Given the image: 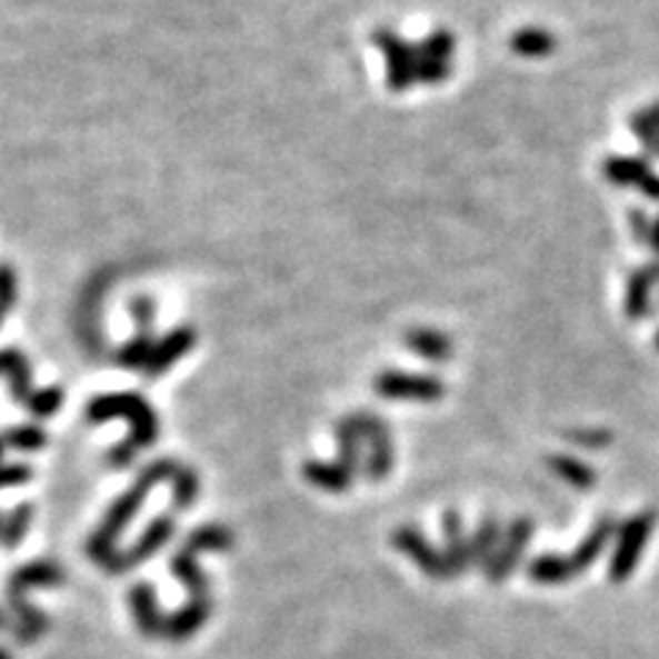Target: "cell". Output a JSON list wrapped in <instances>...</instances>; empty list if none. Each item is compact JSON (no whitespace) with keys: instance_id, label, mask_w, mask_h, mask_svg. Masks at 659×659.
<instances>
[{"instance_id":"cell-1","label":"cell","mask_w":659,"mask_h":659,"mask_svg":"<svg viewBox=\"0 0 659 659\" xmlns=\"http://www.w3.org/2000/svg\"><path fill=\"white\" fill-rule=\"evenodd\" d=\"M86 418L91 423H104L110 418H124L130 423V437L110 448L108 462L113 468H127L136 462L138 451L154 446L157 435H160V421L157 412L141 393H130V390H119V393H99L86 407Z\"/></svg>"},{"instance_id":"cell-2","label":"cell","mask_w":659,"mask_h":659,"mask_svg":"<svg viewBox=\"0 0 659 659\" xmlns=\"http://www.w3.org/2000/svg\"><path fill=\"white\" fill-rule=\"evenodd\" d=\"M179 465L182 462H177V459H157V462L146 465L141 476H138V481L110 506L108 515L102 517V522H99V528L94 530V536L86 541V556H89L91 561L102 566L116 550H119L116 541L124 533L127 522L141 511L146 495H149L160 481H171L173 472L179 470Z\"/></svg>"},{"instance_id":"cell-3","label":"cell","mask_w":659,"mask_h":659,"mask_svg":"<svg viewBox=\"0 0 659 659\" xmlns=\"http://www.w3.org/2000/svg\"><path fill=\"white\" fill-rule=\"evenodd\" d=\"M63 580H67V575H63L61 566L52 561H31L11 571V577L6 580V605H9L11 616L17 618V627L11 632L17 643H33L50 629V618L28 602V591L37 586H61Z\"/></svg>"},{"instance_id":"cell-4","label":"cell","mask_w":659,"mask_h":659,"mask_svg":"<svg viewBox=\"0 0 659 659\" xmlns=\"http://www.w3.org/2000/svg\"><path fill=\"white\" fill-rule=\"evenodd\" d=\"M173 533H177V519H173L171 515L151 519V522L146 525L141 539H138L130 550H116L113 556L102 563L104 575L121 577V575H127L130 569H136V566L146 563L151 556H157V552H160L162 547L173 539Z\"/></svg>"},{"instance_id":"cell-5","label":"cell","mask_w":659,"mask_h":659,"mask_svg":"<svg viewBox=\"0 0 659 659\" xmlns=\"http://www.w3.org/2000/svg\"><path fill=\"white\" fill-rule=\"evenodd\" d=\"M655 522H657L655 511H643V515H635L618 528V545L610 558L612 582H627L629 577H632L635 566H638L640 556H643L646 541H649L651 530H655Z\"/></svg>"},{"instance_id":"cell-6","label":"cell","mask_w":659,"mask_h":659,"mask_svg":"<svg viewBox=\"0 0 659 659\" xmlns=\"http://www.w3.org/2000/svg\"><path fill=\"white\" fill-rule=\"evenodd\" d=\"M352 421L358 423L363 448H369V457L363 459V472L369 481H382L393 468V440L390 429L377 412H355Z\"/></svg>"},{"instance_id":"cell-7","label":"cell","mask_w":659,"mask_h":659,"mask_svg":"<svg viewBox=\"0 0 659 659\" xmlns=\"http://www.w3.org/2000/svg\"><path fill=\"white\" fill-rule=\"evenodd\" d=\"M377 393L388 401H418V405H431L446 396V385L437 377L407 375V371H382L375 382Z\"/></svg>"},{"instance_id":"cell-8","label":"cell","mask_w":659,"mask_h":659,"mask_svg":"<svg viewBox=\"0 0 659 659\" xmlns=\"http://www.w3.org/2000/svg\"><path fill=\"white\" fill-rule=\"evenodd\" d=\"M375 44L382 50L385 63H388V89L401 94L416 83V52L412 44L405 42L390 28H379L375 31Z\"/></svg>"},{"instance_id":"cell-9","label":"cell","mask_w":659,"mask_h":659,"mask_svg":"<svg viewBox=\"0 0 659 659\" xmlns=\"http://www.w3.org/2000/svg\"><path fill=\"white\" fill-rule=\"evenodd\" d=\"M390 541H393L396 550L405 552L426 577H431V580H448L446 558H442V552L426 539L416 525H401V528H396Z\"/></svg>"},{"instance_id":"cell-10","label":"cell","mask_w":659,"mask_h":659,"mask_svg":"<svg viewBox=\"0 0 659 659\" xmlns=\"http://www.w3.org/2000/svg\"><path fill=\"white\" fill-rule=\"evenodd\" d=\"M530 539H533V519L528 517H519L515 522L506 528V536L503 541H500L498 552H495L492 563L487 566V580L489 582H506L511 577V571L517 569L519 558H522L525 547L530 545Z\"/></svg>"},{"instance_id":"cell-11","label":"cell","mask_w":659,"mask_h":659,"mask_svg":"<svg viewBox=\"0 0 659 659\" xmlns=\"http://www.w3.org/2000/svg\"><path fill=\"white\" fill-rule=\"evenodd\" d=\"M196 330L190 328V324H182V328H173L168 332L166 338H160V341L154 343V349H151V358L149 363L143 366V377L146 379H157L166 375L168 369H171L177 360H182L184 355L190 352L192 343H196Z\"/></svg>"},{"instance_id":"cell-12","label":"cell","mask_w":659,"mask_h":659,"mask_svg":"<svg viewBox=\"0 0 659 659\" xmlns=\"http://www.w3.org/2000/svg\"><path fill=\"white\" fill-rule=\"evenodd\" d=\"M442 530H446L442 558H446L448 566V580L468 575V569L472 566V547L468 533H465V519L459 517V511L451 509L442 515Z\"/></svg>"},{"instance_id":"cell-13","label":"cell","mask_w":659,"mask_h":659,"mask_svg":"<svg viewBox=\"0 0 659 659\" xmlns=\"http://www.w3.org/2000/svg\"><path fill=\"white\" fill-rule=\"evenodd\" d=\"M209 616H212V599H190L184 608L166 616L162 638L171 640V643H184L209 621Z\"/></svg>"},{"instance_id":"cell-14","label":"cell","mask_w":659,"mask_h":659,"mask_svg":"<svg viewBox=\"0 0 659 659\" xmlns=\"http://www.w3.org/2000/svg\"><path fill=\"white\" fill-rule=\"evenodd\" d=\"M659 283V259L649 261L640 270L629 276L627 297H623V308H627L629 319H646L651 313V289Z\"/></svg>"},{"instance_id":"cell-15","label":"cell","mask_w":659,"mask_h":659,"mask_svg":"<svg viewBox=\"0 0 659 659\" xmlns=\"http://www.w3.org/2000/svg\"><path fill=\"white\" fill-rule=\"evenodd\" d=\"M130 608L132 616H136L138 629L146 635V638H162V627H166V616H162L160 608H157L154 588L149 582H138V586L130 588Z\"/></svg>"},{"instance_id":"cell-16","label":"cell","mask_w":659,"mask_h":659,"mask_svg":"<svg viewBox=\"0 0 659 659\" xmlns=\"http://www.w3.org/2000/svg\"><path fill=\"white\" fill-rule=\"evenodd\" d=\"M616 530H618V522L610 517L599 519V522L588 530L586 539H582L580 545H577V550L569 556V563H571V571H575V577L582 575L588 566L602 556L605 547H608V541L612 539V533H616Z\"/></svg>"},{"instance_id":"cell-17","label":"cell","mask_w":659,"mask_h":659,"mask_svg":"<svg viewBox=\"0 0 659 659\" xmlns=\"http://www.w3.org/2000/svg\"><path fill=\"white\" fill-rule=\"evenodd\" d=\"M0 375L9 379L11 399H14L17 405H28V399L33 396L31 363H28V358L20 349H0Z\"/></svg>"},{"instance_id":"cell-18","label":"cell","mask_w":659,"mask_h":659,"mask_svg":"<svg viewBox=\"0 0 659 659\" xmlns=\"http://www.w3.org/2000/svg\"><path fill=\"white\" fill-rule=\"evenodd\" d=\"M405 343L412 352L421 355L423 360H431V363H446L453 355L451 338L435 328H410L405 332Z\"/></svg>"},{"instance_id":"cell-19","label":"cell","mask_w":659,"mask_h":659,"mask_svg":"<svg viewBox=\"0 0 659 659\" xmlns=\"http://www.w3.org/2000/svg\"><path fill=\"white\" fill-rule=\"evenodd\" d=\"M336 437H338V465L355 478L360 470H363V437H360V429L358 423L352 421V416L338 421Z\"/></svg>"},{"instance_id":"cell-20","label":"cell","mask_w":659,"mask_h":659,"mask_svg":"<svg viewBox=\"0 0 659 659\" xmlns=\"http://www.w3.org/2000/svg\"><path fill=\"white\" fill-rule=\"evenodd\" d=\"M602 173L616 188H640L651 173V166L643 157H608L602 162Z\"/></svg>"},{"instance_id":"cell-21","label":"cell","mask_w":659,"mask_h":659,"mask_svg":"<svg viewBox=\"0 0 659 659\" xmlns=\"http://www.w3.org/2000/svg\"><path fill=\"white\" fill-rule=\"evenodd\" d=\"M302 476L308 483L330 495H341L352 487V476L341 468L338 462H322V459H308L302 465Z\"/></svg>"},{"instance_id":"cell-22","label":"cell","mask_w":659,"mask_h":659,"mask_svg":"<svg viewBox=\"0 0 659 659\" xmlns=\"http://www.w3.org/2000/svg\"><path fill=\"white\" fill-rule=\"evenodd\" d=\"M171 575L182 582L190 591V599H212L209 597V580L203 575V569L198 566V556L190 550H179L177 556L171 558Z\"/></svg>"},{"instance_id":"cell-23","label":"cell","mask_w":659,"mask_h":659,"mask_svg":"<svg viewBox=\"0 0 659 659\" xmlns=\"http://www.w3.org/2000/svg\"><path fill=\"white\" fill-rule=\"evenodd\" d=\"M184 550L190 552H229L234 547V533H231L226 525L209 522L203 528H196L192 533L184 539Z\"/></svg>"},{"instance_id":"cell-24","label":"cell","mask_w":659,"mask_h":659,"mask_svg":"<svg viewBox=\"0 0 659 659\" xmlns=\"http://www.w3.org/2000/svg\"><path fill=\"white\" fill-rule=\"evenodd\" d=\"M470 547H472V566H478V569H487V566L492 563L495 552H498V547H500V522H498V517H495V515L481 517L476 536L470 539Z\"/></svg>"},{"instance_id":"cell-25","label":"cell","mask_w":659,"mask_h":659,"mask_svg":"<svg viewBox=\"0 0 659 659\" xmlns=\"http://www.w3.org/2000/svg\"><path fill=\"white\" fill-rule=\"evenodd\" d=\"M629 130H632V136L643 143L646 154L659 160V102L629 116Z\"/></svg>"},{"instance_id":"cell-26","label":"cell","mask_w":659,"mask_h":659,"mask_svg":"<svg viewBox=\"0 0 659 659\" xmlns=\"http://www.w3.org/2000/svg\"><path fill=\"white\" fill-rule=\"evenodd\" d=\"M528 577L533 582H541V586H561V582L571 580L575 571H571L569 558L563 556H539L533 558L528 566Z\"/></svg>"},{"instance_id":"cell-27","label":"cell","mask_w":659,"mask_h":659,"mask_svg":"<svg viewBox=\"0 0 659 659\" xmlns=\"http://www.w3.org/2000/svg\"><path fill=\"white\" fill-rule=\"evenodd\" d=\"M556 44L558 39L550 31H541V28H522L511 37V50L522 58L550 56V52H556Z\"/></svg>"},{"instance_id":"cell-28","label":"cell","mask_w":659,"mask_h":659,"mask_svg":"<svg viewBox=\"0 0 659 659\" xmlns=\"http://www.w3.org/2000/svg\"><path fill=\"white\" fill-rule=\"evenodd\" d=\"M547 465H550V470L556 472L561 481L571 483L575 489H591L593 483H597V470H591L586 462H580V459L556 453V457L547 459Z\"/></svg>"},{"instance_id":"cell-29","label":"cell","mask_w":659,"mask_h":659,"mask_svg":"<svg viewBox=\"0 0 659 659\" xmlns=\"http://www.w3.org/2000/svg\"><path fill=\"white\" fill-rule=\"evenodd\" d=\"M33 522V506L31 503H20L3 517V525H0V545L6 550H14L17 545H22V539L28 536V528Z\"/></svg>"},{"instance_id":"cell-30","label":"cell","mask_w":659,"mask_h":659,"mask_svg":"<svg viewBox=\"0 0 659 659\" xmlns=\"http://www.w3.org/2000/svg\"><path fill=\"white\" fill-rule=\"evenodd\" d=\"M171 487H173V509L177 511H188L192 500H196L198 492H201V481H198L196 470H190L188 465H179V470L173 472L171 478Z\"/></svg>"},{"instance_id":"cell-31","label":"cell","mask_w":659,"mask_h":659,"mask_svg":"<svg viewBox=\"0 0 659 659\" xmlns=\"http://www.w3.org/2000/svg\"><path fill=\"white\" fill-rule=\"evenodd\" d=\"M151 349H154L151 332H138L130 343H124V347L119 349L116 360H119V366H124V369H143L151 358Z\"/></svg>"},{"instance_id":"cell-32","label":"cell","mask_w":659,"mask_h":659,"mask_svg":"<svg viewBox=\"0 0 659 659\" xmlns=\"http://www.w3.org/2000/svg\"><path fill=\"white\" fill-rule=\"evenodd\" d=\"M0 440L6 448H14V451H39V448L48 446V435L39 426H11Z\"/></svg>"},{"instance_id":"cell-33","label":"cell","mask_w":659,"mask_h":659,"mask_svg":"<svg viewBox=\"0 0 659 659\" xmlns=\"http://www.w3.org/2000/svg\"><path fill=\"white\" fill-rule=\"evenodd\" d=\"M61 405H63V390L52 385V388L33 390V396L28 399L26 407L31 410L33 418H50L61 410Z\"/></svg>"},{"instance_id":"cell-34","label":"cell","mask_w":659,"mask_h":659,"mask_svg":"<svg viewBox=\"0 0 659 659\" xmlns=\"http://www.w3.org/2000/svg\"><path fill=\"white\" fill-rule=\"evenodd\" d=\"M17 300V272L11 264H0V324Z\"/></svg>"},{"instance_id":"cell-35","label":"cell","mask_w":659,"mask_h":659,"mask_svg":"<svg viewBox=\"0 0 659 659\" xmlns=\"http://www.w3.org/2000/svg\"><path fill=\"white\" fill-rule=\"evenodd\" d=\"M651 226H655V220L643 209H629V229H632L635 242L651 244Z\"/></svg>"},{"instance_id":"cell-36","label":"cell","mask_w":659,"mask_h":659,"mask_svg":"<svg viewBox=\"0 0 659 659\" xmlns=\"http://www.w3.org/2000/svg\"><path fill=\"white\" fill-rule=\"evenodd\" d=\"M569 440L577 442V446H582V448H608L610 446V431L575 429V431H569Z\"/></svg>"},{"instance_id":"cell-37","label":"cell","mask_w":659,"mask_h":659,"mask_svg":"<svg viewBox=\"0 0 659 659\" xmlns=\"http://www.w3.org/2000/svg\"><path fill=\"white\" fill-rule=\"evenodd\" d=\"M31 468L28 465H0V489L20 487V483L31 481Z\"/></svg>"},{"instance_id":"cell-38","label":"cell","mask_w":659,"mask_h":659,"mask_svg":"<svg viewBox=\"0 0 659 659\" xmlns=\"http://www.w3.org/2000/svg\"><path fill=\"white\" fill-rule=\"evenodd\" d=\"M132 317H136L138 328H141V332H149L151 324H154L157 319V306L154 302L149 300V297H138V300H132Z\"/></svg>"},{"instance_id":"cell-39","label":"cell","mask_w":659,"mask_h":659,"mask_svg":"<svg viewBox=\"0 0 659 659\" xmlns=\"http://www.w3.org/2000/svg\"><path fill=\"white\" fill-rule=\"evenodd\" d=\"M638 190H640V192H643V196H646V198H649V201H657V203H659V177H657V173H655V171H651V173H649V177H646V179H643V184H640V188H638Z\"/></svg>"},{"instance_id":"cell-40","label":"cell","mask_w":659,"mask_h":659,"mask_svg":"<svg viewBox=\"0 0 659 659\" xmlns=\"http://www.w3.org/2000/svg\"><path fill=\"white\" fill-rule=\"evenodd\" d=\"M14 627H17V623L11 621L9 612L0 610V632H9V635H11V632H14Z\"/></svg>"},{"instance_id":"cell-41","label":"cell","mask_w":659,"mask_h":659,"mask_svg":"<svg viewBox=\"0 0 659 659\" xmlns=\"http://www.w3.org/2000/svg\"><path fill=\"white\" fill-rule=\"evenodd\" d=\"M649 248H655L657 259H659V214L655 218V226H651V244Z\"/></svg>"},{"instance_id":"cell-42","label":"cell","mask_w":659,"mask_h":659,"mask_svg":"<svg viewBox=\"0 0 659 659\" xmlns=\"http://www.w3.org/2000/svg\"><path fill=\"white\" fill-rule=\"evenodd\" d=\"M0 659H14V657H11L9 649H3V646H0Z\"/></svg>"},{"instance_id":"cell-43","label":"cell","mask_w":659,"mask_h":659,"mask_svg":"<svg viewBox=\"0 0 659 659\" xmlns=\"http://www.w3.org/2000/svg\"><path fill=\"white\" fill-rule=\"evenodd\" d=\"M3 448H6V446H3V440H0V459H3Z\"/></svg>"},{"instance_id":"cell-44","label":"cell","mask_w":659,"mask_h":659,"mask_svg":"<svg viewBox=\"0 0 659 659\" xmlns=\"http://www.w3.org/2000/svg\"><path fill=\"white\" fill-rule=\"evenodd\" d=\"M655 343H657V349H659V332H657V341Z\"/></svg>"},{"instance_id":"cell-45","label":"cell","mask_w":659,"mask_h":659,"mask_svg":"<svg viewBox=\"0 0 659 659\" xmlns=\"http://www.w3.org/2000/svg\"><path fill=\"white\" fill-rule=\"evenodd\" d=\"M0 525H3V515H0Z\"/></svg>"}]
</instances>
